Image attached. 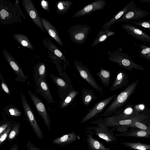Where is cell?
<instances>
[{
    "instance_id": "obj_1",
    "label": "cell",
    "mask_w": 150,
    "mask_h": 150,
    "mask_svg": "<svg viewBox=\"0 0 150 150\" xmlns=\"http://www.w3.org/2000/svg\"><path fill=\"white\" fill-rule=\"evenodd\" d=\"M139 80L129 84L121 91L113 100L111 103L102 115L104 117L110 115L116 112L129 100L136 88Z\"/></svg>"
},
{
    "instance_id": "obj_2",
    "label": "cell",
    "mask_w": 150,
    "mask_h": 150,
    "mask_svg": "<svg viewBox=\"0 0 150 150\" xmlns=\"http://www.w3.org/2000/svg\"><path fill=\"white\" fill-rule=\"evenodd\" d=\"M107 58L110 61L117 63L129 71H131L133 69L140 71L145 70L141 65L134 63L128 54L122 52L121 47L109 51L107 53Z\"/></svg>"
},
{
    "instance_id": "obj_3",
    "label": "cell",
    "mask_w": 150,
    "mask_h": 150,
    "mask_svg": "<svg viewBox=\"0 0 150 150\" xmlns=\"http://www.w3.org/2000/svg\"><path fill=\"white\" fill-rule=\"evenodd\" d=\"M96 126L87 127L85 130L86 133L94 134L103 139L108 143H112L117 140L115 133L106 125L102 123H97Z\"/></svg>"
},
{
    "instance_id": "obj_4",
    "label": "cell",
    "mask_w": 150,
    "mask_h": 150,
    "mask_svg": "<svg viewBox=\"0 0 150 150\" xmlns=\"http://www.w3.org/2000/svg\"><path fill=\"white\" fill-rule=\"evenodd\" d=\"M90 25L86 24H78L71 27L68 31L70 38L74 43L82 45L85 42L91 31Z\"/></svg>"
},
{
    "instance_id": "obj_5",
    "label": "cell",
    "mask_w": 150,
    "mask_h": 150,
    "mask_svg": "<svg viewBox=\"0 0 150 150\" xmlns=\"http://www.w3.org/2000/svg\"><path fill=\"white\" fill-rule=\"evenodd\" d=\"M21 101L25 116L36 136L40 139L43 138V133L37 122L33 112L24 94L21 93Z\"/></svg>"
},
{
    "instance_id": "obj_6",
    "label": "cell",
    "mask_w": 150,
    "mask_h": 150,
    "mask_svg": "<svg viewBox=\"0 0 150 150\" xmlns=\"http://www.w3.org/2000/svg\"><path fill=\"white\" fill-rule=\"evenodd\" d=\"M116 95H113L96 103L94 106L89 110L88 112L81 120L80 122L83 123L102 112L108 104L113 100Z\"/></svg>"
},
{
    "instance_id": "obj_7",
    "label": "cell",
    "mask_w": 150,
    "mask_h": 150,
    "mask_svg": "<svg viewBox=\"0 0 150 150\" xmlns=\"http://www.w3.org/2000/svg\"><path fill=\"white\" fill-rule=\"evenodd\" d=\"M74 64L75 69L82 78L94 89L99 92H103L102 88L97 83L86 66L77 60L74 62Z\"/></svg>"
},
{
    "instance_id": "obj_8",
    "label": "cell",
    "mask_w": 150,
    "mask_h": 150,
    "mask_svg": "<svg viewBox=\"0 0 150 150\" xmlns=\"http://www.w3.org/2000/svg\"><path fill=\"white\" fill-rule=\"evenodd\" d=\"M28 93L38 113L41 116L48 129H50V119L45 105L41 99L31 91Z\"/></svg>"
},
{
    "instance_id": "obj_9",
    "label": "cell",
    "mask_w": 150,
    "mask_h": 150,
    "mask_svg": "<svg viewBox=\"0 0 150 150\" xmlns=\"http://www.w3.org/2000/svg\"><path fill=\"white\" fill-rule=\"evenodd\" d=\"M22 3L24 10L29 16L34 23L44 31V27L41 18L32 1L30 0H23Z\"/></svg>"
},
{
    "instance_id": "obj_10",
    "label": "cell",
    "mask_w": 150,
    "mask_h": 150,
    "mask_svg": "<svg viewBox=\"0 0 150 150\" xmlns=\"http://www.w3.org/2000/svg\"><path fill=\"white\" fill-rule=\"evenodd\" d=\"M150 13L146 11L139 7H134L126 12L118 20L119 22H129L133 20L138 21L142 20L149 15Z\"/></svg>"
},
{
    "instance_id": "obj_11",
    "label": "cell",
    "mask_w": 150,
    "mask_h": 150,
    "mask_svg": "<svg viewBox=\"0 0 150 150\" xmlns=\"http://www.w3.org/2000/svg\"><path fill=\"white\" fill-rule=\"evenodd\" d=\"M107 4L105 0H97L76 11L73 15V18L78 17L90 14L94 11L103 9Z\"/></svg>"
},
{
    "instance_id": "obj_12",
    "label": "cell",
    "mask_w": 150,
    "mask_h": 150,
    "mask_svg": "<svg viewBox=\"0 0 150 150\" xmlns=\"http://www.w3.org/2000/svg\"><path fill=\"white\" fill-rule=\"evenodd\" d=\"M35 81L38 91L49 103L54 102L51 96L49 87L45 79L39 77L37 74L34 75Z\"/></svg>"
},
{
    "instance_id": "obj_13",
    "label": "cell",
    "mask_w": 150,
    "mask_h": 150,
    "mask_svg": "<svg viewBox=\"0 0 150 150\" xmlns=\"http://www.w3.org/2000/svg\"><path fill=\"white\" fill-rule=\"evenodd\" d=\"M122 28L127 34L134 38L150 42V36L134 25L129 24H124L122 25Z\"/></svg>"
},
{
    "instance_id": "obj_14",
    "label": "cell",
    "mask_w": 150,
    "mask_h": 150,
    "mask_svg": "<svg viewBox=\"0 0 150 150\" xmlns=\"http://www.w3.org/2000/svg\"><path fill=\"white\" fill-rule=\"evenodd\" d=\"M139 115L138 111L130 105H127L124 108L119 109L113 115L108 117L115 120H123L135 116Z\"/></svg>"
},
{
    "instance_id": "obj_15",
    "label": "cell",
    "mask_w": 150,
    "mask_h": 150,
    "mask_svg": "<svg viewBox=\"0 0 150 150\" xmlns=\"http://www.w3.org/2000/svg\"><path fill=\"white\" fill-rule=\"evenodd\" d=\"M136 6L134 1L133 0L131 1L125 6L123 8L113 15L108 21L105 23L102 27V30L109 29L112 25L118 22L119 19L126 12Z\"/></svg>"
},
{
    "instance_id": "obj_16",
    "label": "cell",
    "mask_w": 150,
    "mask_h": 150,
    "mask_svg": "<svg viewBox=\"0 0 150 150\" xmlns=\"http://www.w3.org/2000/svg\"><path fill=\"white\" fill-rule=\"evenodd\" d=\"M129 76L125 71H120L116 76L109 91H115L126 86L129 81Z\"/></svg>"
},
{
    "instance_id": "obj_17",
    "label": "cell",
    "mask_w": 150,
    "mask_h": 150,
    "mask_svg": "<svg viewBox=\"0 0 150 150\" xmlns=\"http://www.w3.org/2000/svg\"><path fill=\"white\" fill-rule=\"evenodd\" d=\"M3 52L6 60L16 74L27 79L26 76L13 56L5 49L3 50Z\"/></svg>"
},
{
    "instance_id": "obj_18",
    "label": "cell",
    "mask_w": 150,
    "mask_h": 150,
    "mask_svg": "<svg viewBox=\"0 0 150 150\" xmlns=\"http://www.w3.org/2000/svg\"><path fill=\"white\" fill-rule=\"evenodd\" d=\"M80 138L79 136L74 132H72L55 139L52 142L60 146H64L70 144Z\"/></svg>"
},
{
    "instance_id": "obj_19",
    "label": "cell",
    "mask_w": 150,
    "mask_h": 150,
    "mask_svg": "<svg viewBox=\"0 0 150 150\" xmlns=\"http://www.w3.org/2000/svg\"><path fill=\"white\" fill-rule=\"evenodd\" d=\"M42 25L50 35L60 45L63 46V44L55 28L45 18H41Z\"/></svg>"
},
{
    "instance_id": "obj_20",
    "label": "cell",
    "mask_w": 150,
    "mask_h": 150,
    "mask_svg": "<svg viewBox=\"0 0 150 150\" xmlns=\"http://www.w3.org/2000/svg\"><path fill=\"white\" fill-rule=\"evenodd\" d=\"M115 137L120 136L134 137L139 138H150V132L138 129L132 128L128 131L115 135Z\"/></svg>"
},
{
    "instance_id": "obj_21",
    "label": "cell",
    "mask_w": 150,
    "mask_h": 150,
    "mask_svg": "<svg viewBox=\"0 0 150 150\" xmlns=\"http://www.w3.org/2000/svg\"><path fill=\"white\" fill-rule=\"evenodd\" d=\"M86 142L89 150H110L98 140L93 138V134L87 133Z\"/></svg>"
},
{
    "instance_id": "obj_22",
    "label": "cell",
    "mask_w": 150,
    "mask_h": 150,
    "mask_svg": "<svg viewBox=\"0 0 150 150\" xmlns=\"http://www.w3.org/2000/svg\"><path fill=\"white\" fill-rule=\"evenodd\" d=\"M43 43L48 49L53 52L55 55L65 63L67 66H69V62L66 59L64 55L50 40L48 38L44 39Z\"/></svg>"
},
{
    "instance_id": "obj_23",
    "label": "cell",
    "mask_w": 150,
    "mask_h": 150,
    "mask_svg": "<svg viewBox=\"0 0 150 150\" xmlns=\"http://www.w3.org/2000/svg\"><path fill=\"white\" fill-rule=\"evenodd\" d=\"M115 32L111 29H106L100 30L96 38L94 40L92 46L93 47L98 44L105 40L110 36L116 34Z\"/></svg>"
},
{
    "instance_id": "obj_24",
    "label": "cell",
    "mask_w": 150,
    "mask_h": 150,
    "mask_svg": "<svg viewBox=\"0 0 150 150\" xmlns=\"http://www.w3.org/2000/svg\"><path fill=\"white\" fill-rule=\"evenodd\" d=\"M82 101L83 104L87 106L97 97L91 89L83 88L81 91Z\"/></svg>"
},
{
    "instance_id": "obj_25",
    "label": "cell",
    "mask_w": 150,
    "mask_h": 150,
    "mask_svg": "<svg viewBox=\"0 0 150 150\" xmlns=\"http://www.w3.org/2000/svg\"><path fill=\"white\" fill-rule=\"evenodd\" d=\"M53 81L58 87L62 90L65 91L68 93L73 88L70 83H68L60 77L50 74Z\"/></svg>"
},
{
    "instance_id": "obj_26",
    "label": "cell",
    "mask_w": 150,
    "mask_h": 150,
    "mask_svg": "<svg viewBox=\"0 0 150 150\" xmlns=\"http://www.w3.org/2000/svg\"><path fill=\"white\" fill-rule=\"evenodd\" d=\"M96 74L99 78L102 83L105 86H109L111 76V71L110 70H106L100 67L99 71Z\"/></svg>"
},
{
    "instance_id": "obj_27",
    "label": "cell",
    "mask_w": 150,
    "mask_h": 150,
    "mask_svg": "<svg viewBox=\"0 0 150 150\" xmlns=\"http://www.w3.org/2000/svg\"><path fill=\"white\" fill-rule=\"evenodd\" d=\"M15 39L22 46L33 50L34 47L26 35L16 33L13 35Z\"/></svg>"
},
{
    "instance_id": "obj_28",
    "label": "cell",
    "mask_w": 150,
    "mask_h": 150,
    "mask_svg": "<svg viewBox=\"0 0 150 150\" xmlns=\"http://www.w3.org/2000/svg\"><path fill=\"white\" fill-rule=\"evenodd\" d=\"M73 3V1H58L56 6L57 12L60 14L66 13L70 9Z\"/></svg>"
},
{
    "instance_id": "obj_29",
    "label": "cell",
    "mask_w": 150,
    "mask_h": 150,
    "mask_svg": "<svg viewBox=\"0 0 150 150\" xmlns=\"http://www.w3.org/2000/svg\"><path fill=\"white\" fill-rule=\"evenodd\" d=\"M122 144L127 147L137 150H150V144H145L139 142H125Z\"/></svg>"
},
{
    "instance_id": "obj_30",
    "label": "cell",
    "mask_w": 150,
    "mask_h": 150,
    "mask_svg": "<svg viewBox=\"0 0 150 150\" xmlns=\"http://www.w3.org/2000/svg\"><path fill=\"white\" fill-rule=\"evenodd\" d=\"M79 93L78 91L74 89L71 90L63 100L60 106L61 108H65L69 105Z\"/></svg>"
},
{
    "instance_id": "obj_31",
    "label": "cell",
    "mask_w": 150,
    "mask_h": 150,
    "mask_svg": "<svg viewBox=\"0 0 150 150\" xmlns=\"http://www.w3.org/2000/svg\"><path fill=\"white\" fill-rule=\"evenodd\" d=\"M11 129L7 138V140L9 142L15 140L19 134L20 132V125L19 123H16L13 126H11Z\"/></svg>"
},
{
    "instance_id": "obj_32",
    "label": "cell",
    "mask_w": 150,
    "mask_h": 150,
    "mask_svg": "<svg viewBox=\"0 0 150 150\" xmlns=\"http://www.w3.org/2000/svg\"><path fill=\"white\" fill-rule=\"evenodd\" d=\"M139 46L141 48V50H138L140 57L150 61V47L142 44Z\"/></svg>"
},
{
    "instance_id": "obj_33",
    "label": "cell",
    "mask_w": 150,
    "mask_h": 150,
    "mask_svg": "<svg viewBox=\"0 0 150 150\" xmlns=\"http://www.w3.org/2000/svg\"><path fill=\"white\" fill-rule=\"evenodd\" d=\"M126 126L127 127H131L150 132V127L147 126L146 125L143 123V122L140 121L135 122Z\"/></svg>"
},
{
    "instance_id": "obj_34",
    "label": "cell",
    "mask_w": 150,
    "mask_h": 150,
    "mask_svg": "<svg viewBox=\"0 0 150 150\" xmlns=\"http://www.w3.org/2000/svg\"><path fill=\"white\" fill-rule=\"evenodd\" d=\"M129 22L144 28L150 30V19L147 20H141L138 21H132Z\"/></svg>"
},
{
    "instance_id": "obj_35",
    "label": "cell",
    "mask_w": 150,
    "mask_h": 150,
    "mask_svg": "<svg viewBox=\"0 0 150 150\" xmlns=\"http://www.w3.org/2000/svg\"><path fill=\"white\" fill-rule=\"evenodd\" d=\"M46 74L45 65L43 63H40L37 68V74L40 77L45 79Z\"/></svg>"
},
{
    "instance_id": "obj_36",
    "label": "cell",
    "mask_w": 150,
    "mask_h": 150,
    "mask_svg": "<svg viewBox=\"0 0 150 150\" xmlns=\"http://www.w3.org/2000/svg\"><path fill=\"white\" fill-rule=\"evenodd\" d=\"M11 126L10 125L7 129L0 136V146L3 144L6 139L7 138L11 129Z\"/></svg>"
},
{
    "instance_id": "obj_37",
    "label": "cell",
    "mask_w": 150,
    "mask_h": 150,
    "mask_svg": "<svg viewBox=\"0 0 150 150\" xmlns=\"http://www.w3.org/2000/svg\"><path fill=\"white\" fill-rule=\"evenodd\" d=\"M0 73V78L1 81V85L2 88L5 93L8 95H10L11 93L8 85L3 79L1 73Z\"/></svg>"
},
{
    "instance_id": "obj_38",
    "label": "cell",
    "mask_w": 150,
    "mask_h": 150,
    "mask_svg": "<svg viewBox=\"0 0 150 150\" xmlns=\"http://www.w3.org/2000/svg\"><path fill=\"white\" fill-rule=\"evenodd\" d=\"M9 112L11 115L16 117L20 116L22 114L21 112L19 110L13 108H10Z\"/></svg>"
},
{
    "instance_id": "obj_39",
    "label": "cell",
    "mask_w": 150,
    "mask_h": 150,
    "mask_svg": "<svg viewBox=\"0 0 150 150\" xmlns=\"http://www.w3.org/2000/svg\"><path fill=\"white\" fill-rule=\"evenodd\" d=\"M26 146L28 150H42L36 147L30 142L27 141Z\"/></svg>"
},
{
    "instance_id": "obj_40",
    "label": "cell",
    "mask_w": 150,
    "mask_h": 150,
    "mask_svg": "<svg viewBox=\"0 0 150 150\" xmlns=\"http://www.w3.org/2000/svg\"><path fill=\"white\" fill-rule=\"evenodd\" d=\"M10 125V123L8 122L1 125L0 126V135L3 133Z\"/></svg>"
},
{
    "instance_id": "obj_41",
    "label": "cell",
    "mask_w": 150,
    "mask_h": 150,
    "mask_svg": "<svg viewBox=\"0 0 150 150\" xmlns=\"http://www.w3.org/2000/svg\"><path fill=\"white\" fill-rule=\"evenodd\" d=\"M41 4L42 7L45 10L48 11H50L49 6V3L46 1L42 0L41 2Z\"/></svg>"
},
{
    "instance_id": "obj_42",
    "label": "cell",
    "mask_w": 150,
    "mask_h": 150,
    "mask_svg": "<svg viewBox=\"0 0 150 150\" xmlns=\"http://www.w3.org/2000/svg\"><path fill=\"white\" fill-rule=\"evenodd\" d=\"M18 146L16 144H13L11 147L10 150H18Z\"/></svg>"
},
{
    "instance_id": "obj_43",
    "label": "cell",
    "mask_w": 150,
    "mask_h": 150,
    "mask_svg": "<svg viewBox=\"0 0 150 150\" xmlns=\"http://www.w3.org/2000/svg\"><path fill=\"white\" fill-rule=\"evenodd\" d=\"M139 1L142 2L150 3V0H141Z\"/></svg>"
},
{
    "instance_id": "obj_44",
    "label": "cell",
    "mask_w": 150,
    "mask_h": 150,
    "mask_svg": "<svg viewBox=\"0 0 150 150\" xmlns=\"http://www.w3.org/2000/svg\"><path fill=\"white\" fill-rule=\"evenodd\" d=\"M47 150H50V149H47Z\"/></svg>"
}]
</instances>
